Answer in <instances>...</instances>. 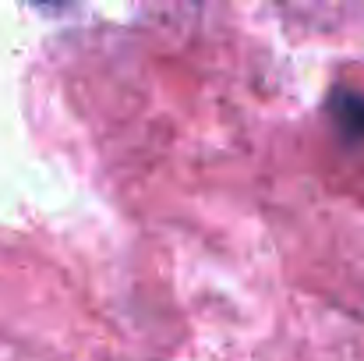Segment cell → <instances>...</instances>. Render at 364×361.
<instances>
[{"instance_id": "obj_1", "label": "cell", "mask_w": 364, "mask_h": 361, "mask_svg": "<svg viewBox=\"0 0 364 361\" xmlns=\"http://www.w3.org/2000/svg\"><path fill=\"white\" fill-rule=\"evenodd\" d=\"M329 110H333L336 127H340L347 138L364 142V93H350V89H340V93H333V100H329Z\"/></svg>"}]
</instances>
